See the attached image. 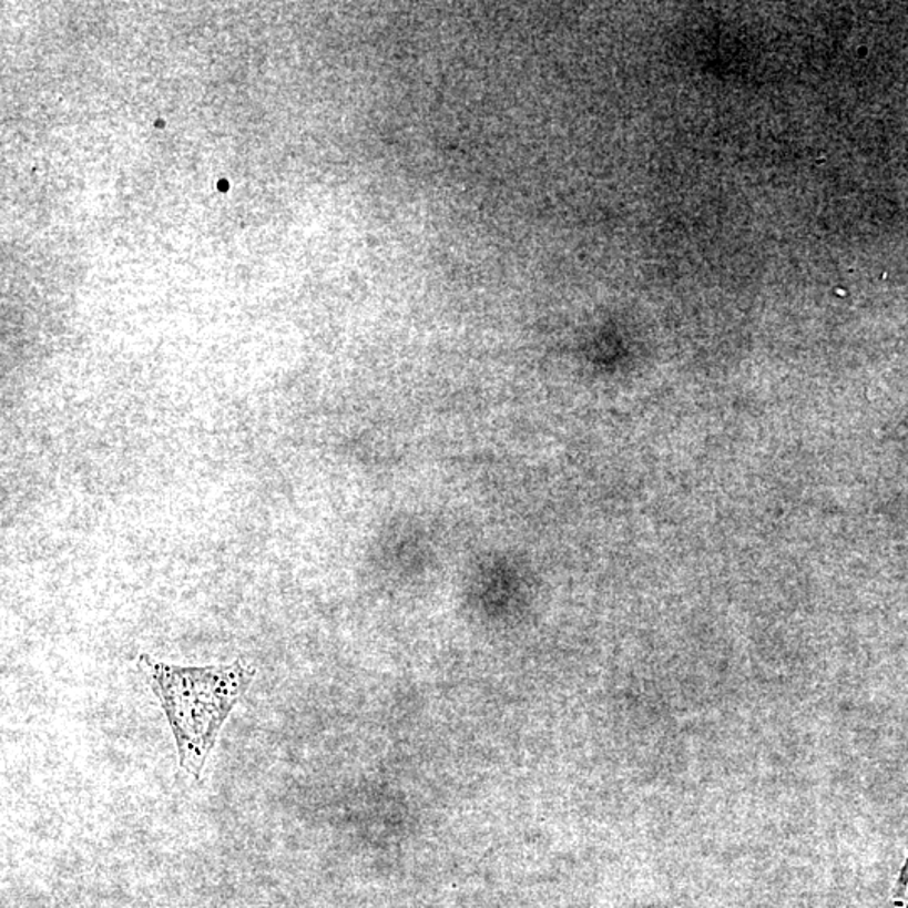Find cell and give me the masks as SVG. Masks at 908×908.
Wrapping results in <instances>:
<instances>
[{
    "instance_id": "cell-1",
    "label": "cell",
    "mask_w": 908,
    "mask_h": 908,
    "mask_svg": "<svg viewBox=\"0 0 908 908\" xmlns=\"http://www.w3.org/2000/svg\"><path fill=\"white\" fill-rule=\"evenodd\" d=\"M139 666L167 715L178 766L198 779L224 722L255 680V666L236 660L231 665L184 669L155 662L149 654H140Z\"/></svg>"
},
{
    "instance_id": "cell-2",
    "label": "cell",
    "mask_w": 908,
    "mask_h": 908,
    "mask_svg": "<svg viewBox=\"0 0 908 908\" xmlns=\"http://www.w3.org/2000/svg\"><path fill=\"white\" fill-rule=\"evenodd\" d=\"M890 908H908V856L895 885Z\"/></svg>"
}]
</instances>
